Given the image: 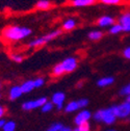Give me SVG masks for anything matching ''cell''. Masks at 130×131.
<instances>
[{
	"label": "cell",
	"instance_id": "obj_1",
	"mask_svg": "<svg viewBox=\"0 0 130 131\" xmlns=\"http://www.w3.org/2000/svg\"><path fill=\"white\" fill-rule=\"evenodd\" d=\"M31 29L24 26H17V25H12L7 26L3 29L2 36L5 40L9 42H19L26 38H28L31 35Z\"/></svg>",
	"mask_w": 130,
	"mask_h": 131
},
{
	"label": "cell",
	"instance_id": "obj_2",
	"mask_svg": "<svg viewBox=\"0 0 130 131\" xmlns=\"http://www.w3.org/2000/svg\"><path fill=\"white\" fill-rule=\"evenodd\" d=\"M61 35V29H55L49 34H46L42 37H39L37 39H34L32 41H30L28 43V47L29 48H38V47H41L43 45H46L49 42L53 41L54 39L58 38L59 36Z\"/></svg>",
	"mask_w": 130,
	"mask_h": 131
},
{
	"label": "cell",
	"instance_id": "obj_3",
	"mask_svg": "<svg viewBox=\"0 0 130 131\" xmlns=\"http://www.w3.org/2000/svg\"><path fill=\"white\" fill-rule=\"evenodd\" d=\"M93 118L97 122H103L107 125L113 124L116 122V120L118 119L116 117L115 112H113V110H112V107L105 108V109H99L98 111L95 112Z\"/></svg>",
	"mask_w": 130,
	"mask_h": 131
},
{
	"label": "cell",
	"instance_id": "obj_4",
	"mask_svg": "<svg viewBox=\"0 0 130 131\" xmlns=\"http://www.w3.org/2000/svg\"><path fill=\"white\" fill-rule=\"evenodd\" d=\"M111 107L116 114V117L119 119H126L130 116V104L126 101L119 105H115Z\"/></svg>",
	"mask_w": 130,
	"mask_h": 131
},
{
	"label": "cell",
	"instance_id": "obj_5",
	"mask_svg": "<svg viewBox=\"0 0 130 131\" xmlns=\"http://www.w3.org/2000/svg\"><path fill=\"white\" fill-rule=\"evenodd\" d=\"M88 104H89V100L84 99V98L79 99L78 101H71L66 105V107H64V111L66 112H74V111H76L80 108L85 107Z\"/></svg>",
	"mask_w": 130,
	"mask_h": 131
},
{
	"label": "cell",
	"instance_id": "obj_6",
	"mask_svg": "<svg viewBox=\"0 0 130 131\" xmlns=\"http://www.w3.org/2000/svg\"><path fill=\"white\" fill-rule=\"evenodd\" d=\"M47 102V98L46 97H41L38 98L36 100H30V101H26L22 104V108L24 110H32L39 107H42L45 103Z\"/></svg>",
	"mask_w": 130,
	"mask_h": 131
},
{
	"label": "cell",
	"instance_id": "obj_7",
	"mask_svg": "<svg viewBox=\"0 0 130 131\" xmlns=\"http://www.w3.org/2000/svg\"><path fill=\"white\" fill-rule=\"evenodd\" d=\"M118 23L121 24L123 28V32L130 34V12L127 10L123 13L118 19Z\"/></svg>",
	"mask_w": 130,
	"mask_h": 131
},
{
	"label": "cell",
	"instance_id": "obj_8",
	"mask_svg": "<svg viewBox=\"0 0 130 131\" xmlns=\"http://www.w3.org/2000/svg\"><path fill=\"white\" fill-rule=\"evenodd\" d=\"M61 64H62V67H63L64 73H71L77 67V60L74 57H68V58L62 60Z\"/></svg>",
	"mask_w": 130,
	"mask_h": 131
},
{
	"label": "cell",
	"instance_id": "obj_9",
	"mask_svg": "<svg viewBox=\"0 0 130 131\" xmlns=\"http://www.w3.org/2000/svg\"><path fill=\"white\" fill-rule=\"evenodd\" d=\"M92 118V113L91 111L89 110H81L77 116L75 117L74 119V123L78 126V125H81V124H84V123H88L89 120Z\"/></svg>",
	"mask_w": 130,
	"mask_h": 131
},
{
	"label": "cell",
	"instance_id": "obj_10",
	"mask_svg": "<svg viewBox=\"0 0 130 131\" xmlns=\"http://www.w3.org/2000/svg\"><path fill=\"white\" fill-rule=\"evenodd\" d=\"M115 23H116L115 18L111 17L109 15L101 16V17L98 19V21H97V24H98V26H100V27H110Z\"/></svg>",
	"mask_w": 130,
	"mask_h": 131
},
{
	"label": "cell",
	"instance_id": "obj_11",
	"mask_svg": "<svg viewBox=\"0 0 130 131\" xmlns=\"http://www.w3.org/2000/svg\"><path fill=\"white\" fill-rule=\"evenodd\" d=\"M64 99H66V95L63 93H60V92H57L55 94H53L52 96V103L54 105H56L57 109H61L62 108V105H63V102H64Z\"/></svg>",
	"mask_w": 130,
	"mask_h": 131
},
{
	"label": "cell",
	"instance_id": "obj_12",
	"mask_svg": "<svg viewBox=\"0 0 130 131\" xmlns=\"http://www.w3.org/2000/svg\"><path fill=\"white\" fill-rule=\"evenodd\" d=\"M97 2V0H71L70 4L73 7H88Z\"/></svg>",
	"mask_w": 130,
	"mask_h": 131
},
{
	"label": "cell",
	"instance_id": "obj_13",
	"mask_svg": "<svg viewBox=\"0 0 130 131\" xmlns=\"http://www.w3.org/2000/svg\"><path fill=\"white\" fill-rule=\"evenodd\" d=\"M77 25V21L73 18H69L62 22V29L66 31H71L73 30Z\"/></svg>",
	"mask_w": 130,
	"mask_h": 131
},
{
	"label": "cell",
	"instance_id": "obj_14",
	"mask_svg": "<svg viewBox=\"0 0 130 131\" xmlns=\"http://www.w3.org/2000/svg\"><path fill=\"white\" fill-rule=\"evenodd\" d=\"M22 90H21V86H18V85H15L13 86L10 90H9V99L10 100H16L20 98L22 96Z\"/></svg>",
	"mask_w": 130,
	"mask_h": 131
},
{
	"label": "cell",
	"instance_id": "obj_15",
	"mask_svg": "<svg viewBox=\"0 0 130 131\" xmlns=\"http://www.w3.org/2000/svg\"><path fill=\"white\" fill-rule=\"evenodd\" d=\"M52 6V3L49 0H39L36 3V8L40 10H47Z\"/></svg>",
	"mask_w": 130,
	"mask_h": 131
},
{
	"label": "cell",
	"instance_id": "obj_16",
	"mask_svg": "<svg viewBox=\"0 0 130 131\" xmlns=\"http://www.w3.org/2000/svg\"><path fill=\"white\" fill-rule=\"evenodd\" d=\"M35 88L36 86H35V81L34 80H27V81H25V82H23L22 85H21V90H22L23 94L30 93Z\"/></svg>",
	"mask_w": 130,
	"mask_h": 131
},
{
	"label": "cell",
	"instance_id": "obj_17",
	"mask_svg": "<svg viewBox=\"0 0 130 131\" xmlns=\"http://www.w3.org/2000/svg\"><path fill=\"white\" fill-rule=\"evenodd\" d=\"M113 77H103V78H100L98 81H97V85L100 86V88H105V86H108L110 84L113 83Z\"/></svg>",
	"mask_w": 130,
	"mask_h": 131
},
{
	"label": "cell",
	"instance_id": "obj_18",
	"mask_svg": "<svg viewBox=\"0 0 130 131\" xmlns=\"http://www.w3.org/2000/svg\"><path fill=\"white\" fill-rule=\"evenodd\" d=\"M102 37H103V32L101 30H92L88 35V38L91 41H99Z\"/></svg>",
	"mask_w": 130,
	"mask_h": 131
},
{
	"label": "cell",
	"instance_id": "obj_19",
	"mask_svg": "<svg viewBox=\"0 0 130 131\" xmlns=\"http://www.w3.org/2000/svg\"><path fill=\"white\" fill-rule=\"evenodd\" d=\"M109 34L110 35H119L120 32H122L123 31V28H122V26H121V24H119V23H115L113 25H111L110 27H109Z\"/></svg>",
	"mask_w": 130,
	"mask_h": 131
},
{
	"label": "cell",
	"instance_id": "obj_20",
	"mask_svg": "<svg viewBox=\"0 0 130 131\" xmlns=\"http://www.w3.org/2000/svg\"><path fill=\"white\" fill-rule=\"evenodd\" d=\"M63 73H64V70H63V67H62L61 62L58 63V64H56L55 67H54V69H53V75H55V76H60V75H62Z\"/></svg>",
	"mask_w": 130,
	"mask_h": 131
},
{
	"label": "cell",
	"instance_id": "obj_21",
	"mask_svg": "<svg viewBox=\"0 0 130 131\" xmlns=\"http://www.w3.org/2000/svg\"><path fill=\"white\" fill-rule=\"evenodd\" d=\"M2 129H3V131H15L16 130V123L13 121H8L5 123V125Z\"/></svg>",
	"mask_w": 130,
	"mask_h": 131
},
{
	"label": "cell",
	"instance_id": "obj_22",
	"mask_svg": "<svg viewBox=\"0 0 130 131\" xmlns=\"http://www.w3.org/2000/svg\"><path fill=\"white\" fill-rule=\"evenodd\" d=\"M99 2L105 5H119L122 2V0H99Z\"/></svg>",
	"mask_w": 130,
	"mask_h": 131
},
{
	"label": "cell",
	"instance_id": "obj_23",
	"mask_svg": "<svg viewBox=\"0 0 130 131\" xmlns=\"http://www.w3.org/2000/svg\"><path fill=\"white\" fill-rule=\"evenodd\" d=\"M73 131H91V127L89 123H84V124L78 125Z\"/></svg>",
	"mask_w": 130,
	"mask_h": 131
},
{
	"label": "cell",
	"instance_id": "obj_24",
	"mask_svg": "<svg viewBox=\"0 0 130 131\" xmlns=\"http://www.w3.org/2000/svg\"><path fill=\"white\" fill-rule=\"evenodd\" d=\"M53 103L52 102H46L43 106H42V111L43 112H49L50 110H52V108H53Z\"/></svg>",
	"mask_w": 130,
	"mask_h": 131
},
{
	"label": "cell",
	"instance_id": "obj_25",
	"mask_svg": "<svg viewBox=\"0 0 130 131\" xmlns=\"http://www.w3.org/2000/svg\"><path fill=\"white\" fill-rule=\"evenodd\" d=\"M62 128H63V126L61 123H54L47 131H61Z\"/></svg>",
	"mask_w": 130,
	"mask_h": 131
},
{
	"label": "cell",
	"instance_id": "obj_26",
	"mask_svg": "<svg viewBox=\"0 0 130 131\" xmlns=\"http://www.w3.org/2000/svg\"><path fill=\"white\" fill-rule=\"evenodd\" d=\"M120 95H122V96H129V95H130V83H128L127 85H125V86L121 90Z\"/></svg>",
	"mask_w": 130,
	"mask_h": 131
},
{
	"label": "cell",
	"instance_id": "obj_27",
	"mask_svg": "<svg viewBox=\"0 0 130 131\" xmlns=\"http://www.w3.org/2000/svg\"><path fill=\"white\" fill-rule=\"evenodd\" d=\"M12 59L16 62H21L23 60V56L21 54H12Z\"/></svg>",
	"mask_w": 130,
	"mask_h": 131
},
{
	"label": "cell",
	"instance_id": "obj_28",
	"mask_svg": "<svg viewBox=\"0 0 130 131\" xmlns=\"http://www.w3.org/2000/svg\"><path fill=\"white\" fill-rule=\"evenodd\" d=\"M34 81H35V86H36V88H41V86H43V84L45 83V81H44L43 78H38V79H36V80H34Z\"/></svg>",
	"mask_w": 130,
	"mask_h": 131
},
{
	"label": "cell",
	"instance_id": "obj_29",
	"mask_svg": "<svg viewBox=\"0 0 130 131\" xmlns=\"http://www.w3.org/2000/svg\"><path fill=\"white\" fill-rule=\"evenodd\" d=\"M123 55H124V57H125V58L130 59V46L124 49V51H123Z\"/></svg>",
	"mask_w": 130,
	"mask_h": 131
},
{
	"label": "cell",
	"instance_id": "obj_30",
	"mask_svg": "<svg viewBox=\"0 0 130 131\" xmlns=\"http://www.w3.org/2000/svg\"><path fill=\"white\" fill-rule=\"evenodd\" d=\"M4 108L2 107V106H0V119H1L2 117H3V114H4Z\"/></svg>",
	"mask_w": 130,
	"mask_h": 131
},
{
	"label": "cell",
	"instance_id": "obj_31",
	"mask_svg": "<svg viewBox=\"0 0 130 131\" xmlns=\"http://www.w3.org/2000/svg\"><path fill=\"white\" fill-rule=\"evenodd\" d=\"M5 121L3 120V119H0V128H3L4 127V125H5Z\"/></svg>",
	"mask_w": 130,
	"mask_h": 131
},
{
	"label": "cell",
	"instance_id": "obj_32",
	"mask_svg": "<svg viewBox=\"0 0 130 131\" xmlns=\"http://www.w3.org/2000/svg\"><path fill=\"white\" fill-rule=\"evenodd\" d=\"M61 131H73L72 129H70L69 127H63L62 129H61Z\"/></svg>",
	"mask_w": 130,
	"mask_h": 131
},
{
	"label": "cell",
	"instance_id": "obj_33",
	"mask_svg": "<svg viewBox=\"0 0 130 131\" xmlns=\"http://www.w3.org/2000/svg\"><path fill=\"white\" fill-rule=\"evenodd\" d=\"M127 98H126V102H128L129 104H130V95L129 96H126Z\"/></svg>",
	"mask_w": 130,
	"mask_h": 131
},
{
	"label": "cell",
	"instance_id": "obj_34",
	"mask_svg": "<svg viewBox=\"0 0 130 131\" xmlns=\"http://www.w3.org/2000/svg\"><path fill=\"white\" fill-rule=\"evenodd\" d=\"M107 131H116V130H113V129H110V130H107Z\"/></svg>",
	"mask_w": 130,
	"mask_h": 131
},
{
	"label": "cell",
	"instance_id": "obj_35",
	"mask_svg": "<svg viewBox=\"0 0 130 131\" xmlns=\"http://www.w3.org/2000/svg\"><path fill=\"white\" fill-rule=\"evenodd\" d=\"M0 88H1V84H0Z\"/></svg>",
	"mask_w": 130,
	"mask_h": 131
}]
</instances>
